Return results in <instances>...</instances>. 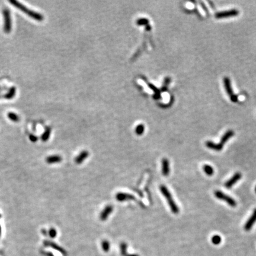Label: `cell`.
Returning <instances> with one entry per match:
<instances>
[{"label":"cell","mask_w":256,"mask_h":256,"mask_svg":"<svg viewBox=\"0 0 256 256\" xmlns=\"http://www.w3.org/2000/svg\"><path fill=\"white\" fill-rule=\"evenodd\" d=\"M233 135H234V132L231 130H229L226 132L225 134L222 136L219 143H215L212 141H206L205 145L209 149L216 151H220L223 149L225 143Z\"/></svg>","instance_id":"1"},{"label":"cell","mask_w":256,"mask_h":256,"mask_svg":"<svg viewBox=\"0 0 256 256\" xmlns=\"http://www.w3.org/2000/svg\"><path fill=\"white\" fill-rule=\"evenodd\" d=\"M9 2L13 5L16 7L17 8L19 9L21 11V12L26 13L27 16H29V17H30L31 18H33L34 20L38 21H41L43 20L44 17L41 14L34 12V11L33 10H31L30 9L27 8L26 6L21 4L20 3L17 1H14V0H10V1H9Z\"/></svg>","instance_id":"2"},{"label":"cell","mask_w":256,"mask_h":256,"mask_svg":"<svg viewBox=\"0 0 256 256\" xmlns=\"http://www.w3.org/2000/svg\"><path fill=\"white\" fill-rule=\"evenodd\" d=\"M160 189L161 192L162 193L163 196L166 199L167 201V203L170 208L171 212L174 214H179V208L177 205L176 203L174 202V200L173 198V196H172L171 193L170 192L168 188L164 185H161L160 187Z\"/></svg>","instance_id":"3"},{"label":"cell","mask_w":256,"mask_h":256,"mask_svg":"<svg viewBox=\"0 0 256 256\" xmlns=\"http://www.w3.org/2000/svg\"><path fill=\"white\" fill-rule=\"evenodd\" d=\"M3 18H4V27L3 29L4 32L6 33H10L12 30V18H11L10 12L8 8H5L3 10Z\"/></svg>","instance_id":"4"},{"label":"cell","mask_w":256,"mask_h":256,"mask_svg":"<svg viewBox=\"0 0 256 256\" xmlns=\"http://www.w3.org/2000/svg\"><path fill=\"white\" fill-rule=\"evenodd\" d=\"M214 195L217 199L223 200V201L227 202L230 206L236 207L237 206V202L234 199L222 192L219 190H216L215 192Z\"/></svg>","instance_id":"5"},{"label":"cell","mask_w":256,"mask_h":256,"mask_svg":"<svg viewBox=\"0 0 256 256\" xmlns=\"http://www.w3.org/2000/svg\"><path fill=\"white\" fill-rule=\"evenodd\" d=\"M239 11L237 9H232L228 11H224V12H221L216 13L215 17L216 18H227L230 17H235L239 14Z\"/></svg>","instance_id":"6"},{"label":"cell","mask_w":256,"mask_h":256,"mask_svg":"<svg viewBox=\"0 0 256 256\" xmlns=\"http://www.w3.org/2000/svg\"><path fill=\"white\" fill-rule=\"evenodd\" d=\"M43 244L45 247H51L52 248L59 251L60 253H61L63 255H66V254H67L66 251L63 248H62L61 247L58 246V244H57L56 243H55L53 242H52L50 241H44L43 242Z\"/></svg>","instance_id":"7"},{"label":"cell","mask_w":256,"mask_h":256,"mask_svg":"<svg viewBox=\"0 0 256 256\" xmlns=\"http://www.w3.org/2000/svg\"><path fill=\"white\" fill-rule=\"evenodd\" d=\"M116 198L117 201L119 202H125L127 200H135V197L130 194L119 192L117 193L116 195Z\"/></svg>","instance_id":"8"},{"label":"cell","mask_w":256,"mask_h":256,"mask_svg":"<svg viewBox=\"0 0 256 256\" xmlns=\"http://www.w3.org/2000/svg\"><path fill=\"white\" fill-rule=\"evenodd\" d=\"M241 177H242V175L240 173H236L229 180H228L225 183V186L228 188H230L241 179Z\"/></svg>","instance_id":"9"},{"label":"cell","mask_w":256,"mask_h":256,"mask_svg":"<svg viewBox=\"0 0 256 256\" xmlns=\"http://www.w3.org/2000/svg\"><path fill=\"white\" fill-rule=\"evenodd\" d=\"M255 222H256V208L254 209L251 216L250 217V218L246 222V224H245V225H244L245 230L247 231H250L252 228L253 225H254Z\"/></svg>","instance_id":"10"},{"label":"cell","mask_w":256,"mask_h":256,"mask_svg":"<svg viewBox=\"0 0 256 256\" xmlns=\"http://www.w3.org/2000/svg\"><path fill=\"white\" fill-rule=\"evenodd\" d=\"M113 210V207L112 205H108L107 206L102 212L101 214H100V218L102 221H104L107 219L109 216L112 214Z\"/></svg>","instance_id":"11"},{"label":"cell","mask_w":256,"mask_h":256,"mask_svg":"<svg viewBox=\"0 0 256 256\" xmlns=\"http://www.w3.org/2000/svg\"><path fill=\"white\" fill-rule=\"evenodd\" d=\"M170 164L169 161L167 158H163L162 160V174L164 176L167 177L170 174Z\"/></svg>","instance_id":"12"},{"label":"cell","mask_w":256,"mask_h":256,"mask_svg":"<svg viewBox=\"0 0 256 256\" xmlns=\"http://www.w3.org/2000/svg\"><path fill=\"white\" fill-rule=\"evenodd\" d=\"M224 83L226 92L227 94L229 96V97H231L232 95H233V92L232 90V88L231 84V81L228 77H225L224 79Z\"/></svg>","instance_id":"13"},{"label":"cell","mask_w":256,"mask_h":256,"mask_svg":"<svg viewBox=\"0 0 256 256\" xmlns=\"http://www.w3.org/2000/svg\"><path fill=\"white\" fill-rule=\"evenodd\" d=\"M88 152L87 151H82L78 156L76 157L75 161L76 164H80L83 162V161L87 158L88 157Z\"/></svg>","instance_id":"14"},{"label":"cell","mask_w":256,"mask_h":256,"mask_svg":"<svg viewBox=\"0 0 256 256\" xmlns=\"http://www.w3.org/2000/svg\"><path fill=\"white\" fill-rule=\"evenodd\" d=\"M62 158L59 155H51L46 159V161L48 164L59 163L62 161Z\"/></svg>","instance_id":"15"},{"label":"cell","mask_w":256,"mask_h":256,"mask_svg":"<svg viewBox=\"0 0 256 256\" xmlns=\"http://www.w3.org/2000/svg\"><path fill=\"white\" fill-rule=\"evenodd\" d=\"M203 169L204 172L209 176L212 175L214 174V169L212 168V166L206 164L203 165Z\"/></svg>","instance_id":"16"},{"label":"cell","mask_w":256,"mask_h":256,"mask_svg":"<svg viewBox=\"0 0 256 256\" xmlns=\"http://www.w3.org/2000/svg\"><path fill=\"white\" fill-rule=\"evenodd\" d=\"M51 129L49 127L47 128L41 137V139L43 142H46L49 139L51 135Z\"/></svg>","instance_id":"17"},{"label":"cell","mask_w":256,"mask_h":256,"mask_svg":"<svg viewBox=\"0 0 256 256\" xmlns=\"http://www.w3.org/2000/svg\"><path fill=\"white\" fill-rule=\"evenodd\" d=\"M127 247L128 246L126 243L125 242H122L120 245V253L122 256H126L128 254L127 253Z\"/></svg>","instance_id":"18"},{"label":"cell","mask_w":256,"mask_h":256,"mask_svg":"<svg viewBox=\"0 0 256 256\" xmlns=\"http://www.w3.org/2000/svg\"><path fill=\"white\" fill-rule=\"evenodd\" d=\"M15 94H16V88L15 87L11 88L10 90L8 91V92L5 94V98H7V99L12 98L15 96Z\"/></svg>","instance_id":"19"},{"label":"cell","mask_w":256,"mask_h":256,"mask_svg":"<svg viewBox=\"0 0 256 256\" xmlns=\"http://www.w3.org/2000/svg\"><path fill=\"white\" fill-rule=\"evenodd\" d=\"M102 247L103 250L104 252H106V253L108 252L110 250V242L107 240H103L102 243Z\"/></svg>","instance_id":"20"},{"label":"cell","mask_w":256,"mask_h":256,"mask_svg":"<svg viewBox=\"0 0 256 256\" xmlns=\"http://www.w3.org/2000/svg\"><path fill=\"white\" fill-rule=\"evenodd\" d=\"M145 130V128L144 126L142 124L139 125L138 126H137L136 129H135V132L136 134L138 135H141L143 134V133L144 132Z\"/></svg>","instance_id":"21"},{"label":"cell","mask_w":256,"mask_h":256,"mask_svg":"<svg viewBox=\"0 0 256 256\" xmlns=\"http://www.w3.org/2000/svg\"><path fill=\"white\" fill-rule=\"evenodd\" d=\"M8 117L13 122H18L19 120V117L18 116V115H17L16 113H13V112H10L8 113Z\"/></svg>","instance_id":"22"},{"label":"cell","mask_w":256,"mask_h":256,"mask_svg":"<svg viewBox=\"0 0 256 256\" xmlns=\"http://www.w3.org/2000/svg\"><path fill=\"white\" fill-rule=\"evenodd\" d=\"M212 242L215 245H218L221 242L222 239L221 237L218 235H215L212 237Z\"/></svg>","instance_id":"23"},{"label":"cell","mask_w":256,"mask_h":256,"mask_svg":"<svg viewBox=\"0 0 256 256\" xmlns=\"http://www.w3.org/2000/svg\"><path fill=\"white\" fill-rule=\"evenodd\" d=\"M49 235L52 238H54L57 236V232L54 228H51L49 231Z\"/></svg>","instance_id":"24"},{"label":"cell","mask_w":256,"mask_h":256,"mask_svg":"<svg viewBox=\"0 0 256 256\" xmlns=\"http://www.w3.org/2000/svg\"><path fill=\"white\" fill-rule=\"evenodd\" d=\"M138 25H145L148 24V20L146 18H141L137 21Z\"/></svg>","instance_id":"25"},{"label":"cell","mask_w":256,"mask_h":256,"mask_svg":"<svg viewBox=\"0 0 256 256\" xmlns=\"http://www.w3.org/2000/svg\"><path fill=\"white\" fill-rule=\"evenodd\" d=\"M230 99L231 101L233 103H236L238 101V96L236 94L232 95L231 97H230Z\"/></svg>","instance_id":"26"},{"label":"cell","mask_w":256,"mask_h":256,"mask_svg":"<svg viewBox=\"0 0 256 256\" xmlns=\"http://www.w3.org/2000/svg\"><path fill=\"white\" fill-rule=\"evenodd\" d=\"M30 140L31 142H36V141H38V138H37L36 136H35V135H31L30 136Z\"/></svg>","instance_id":"27"},{"label":"cell","mask_w":256,"mask_h":256,"mask_svg":"<svg viewBox=\"0 0 256 256\" xmlns=\"http://www.w3.org/2000/svg\"><path fill=\"white\" fill-rule=\"evenodd\" d=\"M46 255L47 256H55L52 253H49H49H46Z\"/></svg>","instance_id":"28"},{"label":"cell","mask_w":256,"mask_h":256,"mask_svg":"<svg viewBox=\"0 0 256 256\" xmlns=\"http://www.w3.org/2000/svg\"><path fill=\"white\" fill-rule=\"evenodd\" d=\"M126 256H139L137 254H128L126 255Z\"/></svg>","instance_id":"29"},{"label":"cell","mask_w":256,"mask_h":256,"mask_svg":"<svg viewBox=\"0 0 256 256\" xmlns=\"http://www.w3.org/2000/svg\"><path fill=\"white\" fill-rule=\"evenodd\" d=\"M42 233H43L44 235H45V236H46L47 235V233H46V231L44 230V229H43V230H42Z\"/></svg>","instance_id":"30"},{"label":"cell","mask_w":256,"mask_h":256,"mask_svg":"<svg viewBox=\"0 0 256 256\" xmlns=\"http://www.w3.org/2000/svg\"><path fill=\"white\" fill-rule=\"evenodd\" d=\"M1 226H0V236H1Z\"/></svg>","instance_id":"31"},{"label":"cell","mask_w":256,"mask_h":256,"mask_svg":"<svg viewBox=\"0 0 256 256\" xmlns=\"http://www.w3.org/2000/svg\"><path fill=\"white\" fill-rule=\"evenodd\" d=\"M255 193H256V186H255Z\"/></svg>","instance_id":"32"},{"label":"cell","mask_w":256,"mask_h":256,"mask_svg":"<svg viewBox=\"0 0 256 256\" xmlns=\"http://www.w3.org/2000/svg\"><path fill=\"white\" fill-rule=\"evenodd\" d=\"M1 87H0V91H1Z\"/></svg>","instance_id":"33"}]
</instances>
